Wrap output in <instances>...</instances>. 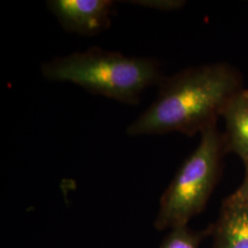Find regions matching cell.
<instances>
[{"label":"cell","instance_id":"9c48e42d","mask_svg":"<svg viewBox=\"0 0 248 248\" xmlns=\"http://www.w3.org/2000/svg\"><path fill=\"white\" fill-rule=\"evenodd\" d=\"M235 193L239 196L240 198L248 204V164H246V176L243 184L239 188L235 191Z\"/></svg>","mask_w":248,"mask_h":248},{"label":"cell","instance_id":"3957f363","mask_svg":"<svg viewBox=\"0 0 248 248\" xmlns=\"http://www.w3.org/2000/svg\"><path fill=\"white\" fill-rule=\"evenodd\" d=\"M201 135L198 147L185 160L160 200L155 222L158 230L186 226L203 210L213 192L225 142L216 124Z\"/></svg>","mask_w":248,"mask_h":248},{"label":"cell","instance_id":"7a4b0ae2","mask_svg":"<svg viewBox=\"0 0 248 248\" xmlns=\"http://www.w3.org/2000/svg\"><path fill=\"white\" fill-rule=\"evenodd\" d=\"M41 73L49 81L71 83L128 105H137L142 93L158 86L164 78L159 62L153 58L129 56L96 46L43 62Z\"/></svg>","mask_w":248,"mask_h":248},{"label":"cell","instance_id":"6da1fadb","mask_svg":"<svg viewBox=\"0 0 248 248\" xmlns=\"http://www.w3.org/2000/svg\"><path fill=\"white\" fill-rule=\"evenodd\" d=\"M242 89L239 73L226 63L204 64L163 78L155 100L126 130L129 136L202 133L216 124Z\"/></svg>","mask_w":248,"mask_h":248},{"label":"cell","instance_id":"ba28073f","mask_svg":"<svg viewBox=\"0 0 248 248\" xmlns=\"http://www.w3.org/2000/svg\"><path fill=\"white\" fill-rule=\"evenodd\" d=\"M128 3L142 8L155 9L159 11H173L181 9L186 1L183 0H131Z\"/></svg>","mask_w":248,"mask_h":248},{"label":"cell","instance_id":"30bf717a","mask_svg":"<svg viewBox=\"0 0 248 248\" xmlns=\"http://www.w3.org/2000/svg\"><path fill=\"white\" fill-rule=\"evenodd\" d=\"M244 94H245V96H246V98L248 99V90H244Z\"/></svg>","mask_w":248,"mask_h":248},{"label":"cell","instance_id":"8992f818","mask_svg":"<svg viewBox=\"0 0 248 248\" xmlns=\"http://www.w3.org/2000/svg\"><path fill=\"white\" fill-rule=\"evenodd\" d=\"M222 117L226 122L224 142L248 164V102L244 90L232 99Z\"/></svg>","mask_w":248,"mask_h":248},{"label":"cell","instance_id":"277c9868","mask_svg":"<svg viewBox=\"0 0 248 248\" xmlns=\"http://www.w3.org/2000/svg\"><path fill=\"white\" fill-rule=\"evenodd\" d=\"M115 2L111 0H49L47 8L70 33L93 36L110 26Z\"/></svg>","mask_w":248,"mask_h":248},{"label":"cell","instance_id":"5b68a950","mask_svg":"<svg viewBox=\"0 0 248 248\" xmlns=\"http://www.w3.org/2000/svg\"><path fill=\"white\" fill-rule=\"evenodd\" d=\"M215 242L216 248H248V204L235 192L223 202Z\"/></svg>","mask_w":248,"mask_h":248},{"label":"cell","instance_id":"52a82bcc","mask_svg":"<svg viewBox=\"0 0 248 248\" xmlns=\"http://www.w3.org/2000/svg\"><path fill=\"white\" fill-rule=\"evenodd\" d=\"M203 233L189 230L186 226L174 228L159 248H199Z\"/></svg>","mask_w":248,"mask_h":248}]
</instances>
